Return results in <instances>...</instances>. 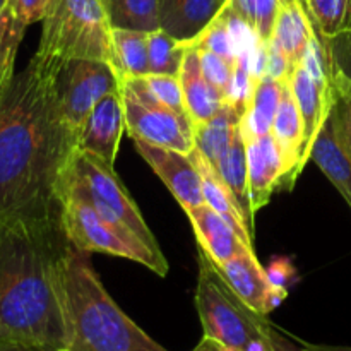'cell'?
<instances>
[{"mask_svg":"<svg viewBox=\"0 0 351 351\" xmlns=\"http://www.w3.org/2000/svg\"><path fill=\"white\" fill-rule=\"evenodd\" d=\"M134 144L137 153L163 180L182 208L191 209L204 204L201 175L189 154L149 144L146 141H134Z\"/></svg>","mask_w":351,"mask_h":351,"instance_id":"11","label":"cell"},{"mask_svg":"<svg viewBox=\"0 0 351 351\" xmlns=\"http://www.w3.org/2000/svg\"><path fill=\"white\" fill-rule=\"evenodd\" d=\"M266 273L273 287L287 288L288 290V285H290L291 278L295 276V267L291 266L290 259L280 257V259L271 261L269 266L266 267Z\"/></svg>","mask_w":351,"mask_h":351,"instance_id":"35","label":"cell"},{"mask_svg":"<svg viewBox=\"0 0 351 351\" xmlns=\"http://www.w3.org/2000/svg\"><path fill=\"white\" fill-rule=\"evenodd\" d=\"M141 81L144 82L151 95L168 106L170 110L178 113H185V103H184V93H182L180 77L178 75H168V74H146L141 75Z\"/></svg>","mask_w":351,"mask_h":351,"instance_id":"30","label":"cell"},{"mask_svg":"<svg viewBox=\"0 0 351 351\" xmlns=\"http://www.w3.org/2000/svg\"><path fill=\"white\" fill-rule=\"evenodd\" d=\"M0 351H43L36 346L26 345V343L16 341V339H9L0 336Z\"/></svg>","mask_w":351,"mask_h":351,"instance_id":"37","label":"cell"},{"mask_svg":"<svg viewBox=\"0 0 351 351\" xmlns=\"http://www.w3.org/2000/svg\"><path fill=\"white\" fill-rule=\"evenodd\" d=\"M311 160L338 189L351 209V151L339 134L332 112L315 139Z\"/></svg>","mask_w":351,"mask_h":351,"instance_id":"17","label":"cell"},{"mask_svg":"<svg viewBox=\"0 0 351 351\" xmlns=\"http://www.w3.org/2000/svg\"><path fill=\"white\" fill-rule=\"evenodd\" d=\"M112 27L132 31L160 29V0H103Z\"/></svg>","mask_w":351,"mask_h":351,"instance_id":"25","label":"cell"},{"mask_svg":"<svg viewBox=\"0 0 351 351\" xmlns=\"http://www.w3.org/2000/svg\"><path fill=\"white\" fill-rule=\"evenodd\" d=\"M185 50L187 47L184 45V41L175 40L161 27L147 33V55H149L151 74H180Z\"/></svg>","mask_w":351,"mask_h":351,"instance_id":"28","label":"cell"},{"mask_svg":"<svg viewBox=\"0 0 351 351\" xmlns=\"http://www.w3.org/2000/svg\"><path fill=\"white\" fill-rule=\"evenodd\" d=\"M189 216L192 228H194L195 239H197L199 249L209 257L215 266L225 264L233 256L247 247L235 230L226 223L225 218L218 215L208 204H201L197 208L184 209ZM249 249V247H247Z\"/></svg>","mask_w":351,"mask_h":351,"instance_id":"16","label":"cell"},{"mask_svg":"<svg viewBox=\"0 0 351 351\" xmlns=\"http://www.w3.org/2000/svg\"><path fill=\"white\" fill-rule=\"evenodd\" d=\"M332 71V86H335V113L336 125L343 141L351 151V79L343 74L338 69L331 67Z\"/></svg>","mask_w":351,"mask_h":351,"instance_id":"31","label":"cell"},{"mask_svg":"<svg viewBox=\"0 0 351 351\" xmlns=\"http://www.w3.org/2000/svg\"><path fill=\"white\" fill-rule=\"evenodd\" d=\"M125 130L132 141H146L189 154L194 151V130L189 115L158 101L141 77H119Z\"/></svg>","mask_w":351,"mask_h":351,"instance_id":"8","label":"cell"},{"mask_svg":"<svg viewBox=\"0 0 351 351\" xmlns=\"http://www.w3.org/2000/svg\"><path fill=\"white\" fill-rule=\"evenodd\" d=\"M271 134H273L274 141L280 146V151L285 160V167H287L283 189L290 191L295 185V182H297L298 175L304 170V167H302V154H304L305 143L304 120H302L300 110H298L293 93L290 89V82L285 84L283 93H281L280 108H278Z\"/></svg>","mask_w":351,"mask_h":351,"instance_id":"14","label":"cell"},{"mask_svg":"<svg viewBox=\"0 0 351 351\" xmlns=\"http://www.w3.org/2000/svg\"><path fill=\"white\" fill-rule=\"evenodd\" d=\"M125 130V112H123L120 88L113 89L93 108L79 134L77 149L96 154L106 163H115L120 139Z\"/></svg>","mask_w":351,"mask_h":351,"instance_id":"12","label":"cell"},{"mask_svg":"<svg viewBox=\"0 0 351 351\" xmlns=\"http://www.w3.org/2000/svg\"><path fill=\"white\" fill-rule=\"evenodd\" d=\"M271 343H273L274 351H311L305 348L300 343H293L291 339H288L287 336L281 335L276 328H271Z\"/></svg>","mask_w":351,"mask_h":351,"instance_id":"36","label":"cell"},{"mask_svg":"<svg viewBox=\"0 0 351 351\" xmlns=\"http://www.w3.org/2000/svg\"><path fill=\"white\" fill-rule=\"evenodd\" d=\"M184 45L187 50H185L178 77H180L182 93H184L185 112L192 125H197V123L208 122L225 106V95L216 89L202 72L197 48L187 45L185 41Z\"/></svg>","mask_w":351,"mask_h":351,"instance_id":"15","label":"cell"},{"mask_svg":"<svg viewBox=\"0 0 351 351\" xmlns=\"http://www.w3.org/2000/svg\"><path fill=\"white\" fill-rule=\"evenodd\" d=\"M324 41L351 33V0H302Z\"/></svg>","mask_w":351,"mask_h":351,"instance_id":"26","label":"cell"},{"mask_svg":"<svg viewBox=\"0 0 351 351\" xmlns=\"http://www.w3.org/2000/svg\"><path fill=\"white\" fill-rule=\"evenodd\" d=\"M57 0H7V7L17 21L29 26V24L43 21L53 9Z\"/></svg>","mask_w":351,"mask_h":351,"instance_id":"33","label":"cell"},{"mask_svg":"<svg viewBox=\"0 0 351 351\" xmlns=\"http://www.w3.org/2000/svg\"><path fill=\"white\" fill-rule=\"evenodd\" d=\"M287 82L288 81H278L269 75L257 79L249 106L240 117L239 127L243 139L266 136L271 132L278 108H280L281 93Z\"/></svg>","mask_w":351,"mask_h":351,"instance_id":"22","label":"cell"},{"mask_svg":"<svg viewBox=\"0 0 351 351\" xmlns=\"http://www.w3.org/2000/svg\"><path fill=\"white\" fill-rule=\"evenodd\" d=\"M213 167L218 170L219 177L225 180L232 194L235 195L237 202H239L240 209L245 218L247 228H249L250 235L254 237V209L252 202H250V192H249V168H247V151H245V141H243L242 132L239 130L233 136V141L230 146L226 147L225 153L218 158L216 165Z\"/></svg>","mask_w":351,"mask_h":351,"instance_id":"21","label":"cell"},{"mask_svg":"<svg viewBox=\"0 0 351 351\" xmlns=\"http://www.w3.org/2000/svg\"><path fill=\"white\" fill-rule=\"evenodd\" d=\"M53 351H69L67 348H60V350H53Z\"/></svg>","mask_w":351,"mask_h":351,"instance_id":"41","label":"cell"},{"mask_svg":"<svg viewBox=\"0 0 351 351\" xmlns=\"http://www.w3.org/2000/svg\"><path fill=\"white\" fill-rule=\"evenodd\" d=\"M26 27L5 5L0 14V101L7 95L16 75L17 51Z\"/></svg>","mask_w":351,"mask_h":351,"instance_id":"27","label":"cell"},{"mask_svg":"<svg viewBox=\"0 0 351 351\" xmlns=\"http://www.w3.org/2000/svg\"><path fill=\"white\" fill-rule=\"evenodd\" d=\"M34 57L62 72L72 60L113 64L112 24L103 0H57L43 21Z\"/></svg>","mask_w":351,"mask_h":351,"instance_id":"4","label":"cell"},{"mask_svg":"<svg viewBox=\"0 0 351 351\" xmlns=\"http://www.w3.org/2000/svg\"><path fill=\"white\" fill-rule=\"evenodd\" d=\"M195 307L208 338L233 351H274L271 343L273 324L233 293L201 249Z\"/></svg>","mask_w":351,"mask_h":351,"instance_id":"5","label":"cell"},{"mask_svg":"<svg viewBox=\"0 0 351 351\" xmlns=\"http://www.w3.org/2000/svg\"><path fill=\"white\" fill-rule=\"evenodd\" d=\"M60 187L81 195L106 219L122 223L137 237H141L147 245L160 249L139 208L113 170V165L106 163L105 160L88 151L75 149L62 178Z\"/></svg>","mask_w":351,"mask_h":351,"instance_id":"7","label":"cell"},{"mask_svg":"<svg viewBox=\"0 0 351 351\" xmlns=\"http://www.w3.org/2000/svg\"><path fill=\"white\" fill-rule=\"evenodd\" d=\"M300 345H304L305 348L311 350V351H351V346H328V345H312V343L307 341H300Z\"/></svg>","mask_w":351,"mask_h":351,"instance_id":"39","label":"cell"},{"mask_svg":"<svg viewBox=\"0 0 351 351\" xmlns=\"http://www.w3.org/2000/svg\"><path fill=\"white\" fill-rule=\"evenodd\" d=\"M240 117L242 115L237 113L232 106L225 105L208 122L192 125L195 147L211 161V165H216L218 158L225 153L233 141V136L239 130Z\"/></svg>","mask_w":351,"mask_h":351,"instance_id":"24","label":"cell"},{"mask_svg":"<svg viewBox=\"0 0 351 351\" xmlns=\"http://www.w3.org/2000/svg\"><path fill=\"white\" fill-rule=\"evenodd\" d=\"M67 243L62 216L0 223V336L65 348L57 266Z\"/></svg>","mask_w":351,"mask_h":351,"instance_id":"2","label":"cell"},{"mask_svg":"<svg viewBox=\"0 0 351 351\" xmlns=\"http://www.w3.org/2000/svg\"><path fill=\"white\" fill-rule=\"evenodd\" d=\"M285 2L287 0H230L233 10L252 27L264 43L273 36L278 14Z\"/></svg>","mask_w":351,"mask_h":351,"instance_id":"29","label":"cell"},{"mask_svg":"<svg viewBox=\"0 0 351 351\" xmlns=\"http://www.w3.org/2000/svg\"><path fill=\"white\" fill-rule=\"evenodd\" d=\"M57 295L69 351H168L113 302L89 254L71 242L58 259Z\"/></svg>","mask_w":351,"mask_h":351,"instance_id":"3","label":"cell"},{"mask_svg":"<svg viewBox=\"0 0 351 351\" xmlns=\"http://www.w3.org/2000/svg\"><path fill=\"white\" fill-rule=\"evenodd\" d=\"M192 47H194V45H192ZM197 53L199 62H201V69L202 72H204L206 77H208V81L225 95L226 88H228L230 81H232L233 77V71H235L237 64H232V62H228L226 58L219 57V55L213 53V51L209 50H204V48H197Z\"/></svg>","mask_w":351,"mask_h":351,"instance_id":"32","label":"cell"},{"mask_svg":"<svg viewBox=\"0 0 351 351\" xmlns=\"http://www.w3.org/2000/svg\"><path fill=\"white\" fill-rule=\"evenodd\" d=\"M324 41V40H322ZM326 50H328L331 67L338 69L343 74L351 79V33L335 38V40L324 41Z\"/></svg>","mask_w":351,"mask_h":351,"instance_id":"34","label":"cell"},{"mask_svg":"<svg viewBox=\"0 0 351 351\" xmlns=\"http://www.w3.org/2000/svg\"><path fill=\"white\" fill-rule=\"evenodd\" d=\"M215 267L233 293L257 314L267 317L288 297L287 288L271 285L266 267L261 266L252 249L243 247L237 256Z\"/></svg>","mask_w":351,"mask_h":351,"instance_id":"10","label":"cell"},{"mask_svg":"<svg viewBox=\"0 0 351 351\" xmlns=\"http://www.w3.org/2000/svg\"><path fill=\"white\" fill-rule=\"evenodd\" d=\"M113 71L117 77H141L151 74L147 55V33L132 29H112Z\"/></svg>","mask_w":351,"mask_h":351,"instance_id":"23","label":"cell"},{"mask_svg":"<svg viewBox=\"0 0 351 351\" xmlns=\"http://www.w3.org/2000/svg\"><path fill=\"white\" fill-rule=\"evenodd\" d=\"M58 75L33 57L0 101V223L62 216L60 184L79 134L62 112Z\"/></svg>","mask_w":351,"mask_h":351,"instance_id":"1","label":"cell"},{"mask_svg":"<svg viewBox=\"0 0 351 351\" xmlns=\"http://www.w3.org/2000/svg\"><path fill=\"white\" fill-rule=\"evenodd\" d=\"M189 156L194 161L195 168H197L199 175H201L204 204H208L209 208L215 209L221 218H225L226 223L235 230L239 239L242 240L249 249L254 250V237L250 235L249 228H247L242 209H240L239 202H237L235 195L232 194L228 185H226L225 180L219 177L218 170L213 167L211 161H209L197 147H194V151H191Z\"/></svg>","mask_w":351,"mask_h":351,"instance_id":"19","label":"cell"},{"mask_svg":"<svg viewBox=\"0 0 351 351\" xmlns=\"http://www.w3.org/2000/svg\"><path fill=\"white\" fill-rule=\"evenodd\" d=\"M243 141L249 168L250 202L254 213H257L271 201L278 189H283L287 167L280 146L271 132Z\"/></svg>","mask_w":351,"mask_h":351,"instance_id":"13","label":"cell"},{"mask_svg":"<svg viewBox=\"0 0 351 351\" xmlns=\"http://www.w3.org/2000/svg\"><path fill=\"white\" fill-rule=\"evenodd\" d=\"M314 36H317V29L312 23L305 3L302 0H287L278 14L269 41H273L283 51L293 71L300 65L308 43Z\"/></svg>","mask_w":351,"mask_h":351,"instance_id":"20","label":"cell"},{"mask_svg":"<svg viewBox=\"0 0 351 351\" xmlns=\"http://www.w3.org/2000/svg\"><path fill=\"white\" fill-rule=\"evenodd\" d=\"M62 225L65 237L82 252H103L123 257L149 267L158 276H167L168 263L160 249L147 245L125 225L99 215L86 199L60 187Z\"/></svg>","mask_w":351,"mask_h":351,"instance_id":"6","label":"cell"},{"mask_svg":"<svg viewBox=\"0 0 351 351\" xmlns=\"http://www.w3.org/2000/svg\"><path fill=\"white\" fill-rule=\"evenodd\" d=\"M5 5H7V0H0V14L3 12V9H5Z\"/></svg>","mask_w":351,"mask_h":351,"instance_id":"40","label":"cell"},{"mask_svg":"<svg viewBox=\"0 0 351 351\" xmlns=\"http://www.w3.org/2000/svg\"><path fill=\"white\" fill-rule=\"evenodd\" d=\"M228 0H160L161 29L178 41L194 40Z\"/></svg>","mask_w":351,"mask_h":351,"instance_id":"18","label":"cell"},{"mask_svg":"<svg viewBox=\"0 0 351 351\" xmlns=\"http://www.w3.org/2000/svg\"><path fill=\"white\" fill-rule=\"evenodd\" d=\"M194 351H233V350H230L228 346H225L223 343L216 341V339L208 338V336H202L201 343L195 346Z\"/></svg>","mask_w":351,"mask_h":351,"instance_id":"38","label":"cell"},{"mask_svg":"<svg viewBox=\"0 0 351 351\" xmlns=\"http://www.w3.org/2000/svg\"><path fill=\"white\" fill-rule=\"evenodd\" d=\"M119 88V77L110 64L99 60H72L58 75L62 112L69 125L81 134L89 113L108 93Z\"/></svg>","mask_w":351,"mask_h":351,"instance_id":"9","label":"cell"}]
</instances>
